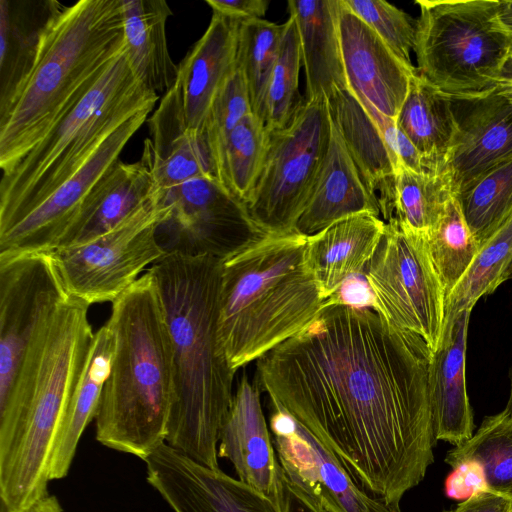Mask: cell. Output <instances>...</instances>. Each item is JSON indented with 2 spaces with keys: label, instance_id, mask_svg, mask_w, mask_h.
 <instances>
[{
  "label": "cell",
  "instance_id": "obj_1",
  "mask_svg": "<svg viewBox=\"0 0 512 512\" xmlns=\"http://www.w3.org/2000/svg\"><path fill=\"white\" fill-rule=\"evenodd\" d=\"M432 355L374 308L330 298L302 331L256 361L257 384L363 490L399 506L434 461Z\"/></svg>",
  "mask_w": 512,
  "mask_h": 512
},
{
  "label": "cell",
  "instance_id": "obj_2",
  "mask_svg": "<svg viewBox=\"0 0 512 512\" xmlns=\"http://www.w3.org/2000/svg\"><path fill=\"white\" fill-rule=\"evenodd\" d=\"M147 271L158 287L174 350L166 443L198 463L219 468V437L236 372L218 335L221 260L168 253Z\"/></svg>",
  "mask_w": 512,
  "mask_h": 512
},
{
  "label": "cell",
  "instance_id": "obj_3",
  "mask_svg": "<svg viewBox=\"0 0 512 512\" xmlns=\"http://www.w3.org/2000/svg\"><path fill=\"white\" fill-rule=\"evenodd\" d=\"M88 308L70 296L58 305L0 404V499L9 512L48 495L55 439L95 334Z\"/></svg>",
  "mask_w": 512,
  "mask_h": 512
},
{
  "label": "cell",
  "instance_id": "obj_4",
  "mask_svg": "<svg viewBox=\"0 0 512 512\" xmlns=\"http://www.w3.org/2000/svg\"><path fill=\"white\" fill-rule=\"evenodd\" d=\"M114 353L95 416L96 439L144 460L166 442L174 350L162 299L146 271L112 302Z\"/></svg>",
  "mask_w": 512,
  "mask_h": 512
},
{
  "label": "cell",
  "instance_id": "obj_5",
  "mask_svg": "<svg viewBox=\"0 0 512 512\" xmlns=\"http://www.w3.org/2000/svg\"><path fill=\"white\" fill-rule=\"evenodd\" d=\"M124 47L122 0H80L51 18L31 71L0 108L2 174L76 105Z\"/></svg>",
  "mask_w": 512,
  "mask_h": 512
},
{
  "label": "cell",
  "instance_id": "obj_6",
  "mask_svg": "<svg viewBox=\"0 0 512 512\" xmlns=\"http://www.w3.org/2000/svg\"><path fill=\"white\" fill-rule=\"evenodd\" d=\"M307 236L256 234L221 260L218 335L237 371L302 331L324 308Z\"/></svg>",
  "mask_w": 512,
  "mask_h": 512
},
{
  "label": "cell",
  "instance_id": "obj_7",
  "mask_svg": "<svg viewBox=\"0 0 512 512\" xmlns=\"http://www.w3.org/2000/svg\"><path fill=\"white\" fill-rule=\"evenodd\" d=\"M158 95L135 76L125 47L76 105L0 180V233L72 178L126 120Z\"/></svg>",
  "mask_w": 512,
  "mask_h": 512
},
{
  "label": "cell",
  "instance_id": "obj_8",
  "mask_svg": "<svg viewBox=\"0 0 512 512\" xmlns=\"http://www.w3.org/2000/svg\"><path fill=\"white\" fill-rule=\"evenodd\" d=\"M417 74L448 97L484 93L512 75V38L498 0H417Z\"/></svg>",
  "mask_w": 512,
  "mask_h": 512
},
{
  "label": "cell",
  "instance_id": "obj_9",
  "mask_svg": "<svg viewBox=\"0 0 512 512\" xmlns=\"http://www.w3.org/2000/svg\"><path fill=\"white\" fill-rule=\"evenodd\" d=\"M269 134L264 164L245 208L259 233L285 234L296 231L328 150L327 99H306L285 128Z\"/></svg>",
  "mask_w": 512,
  "mask_h": 512
},
{
  "label": "cell",
  "instance_id": "obj_10",
  "mask_svg": "<svg viewBox=\"0 0 512 512\" xmlns=\"http://www.w3.org/2000/svg\"><path fill=\"white\" fill-rule=\"evenodd\" d=\"M169 208L159 189L134 213L88 242L49 252L68 294L88 306L114 302L139 275L165 255L157 228Z\"/></svg>",
  "mask_w": 512,
  "mask_h": 512
},
{
  "label": "cell",
  "instance_id": "obj_11",
  "mask_svg": "<svg viewBox=\"0 0 512 512\" xmlns=\"http://www.w3.org/2000/svg\"><path fill=\"white\" fill-rule=\"evenodd\" d=\"M365 277L373 308L398 329L420 337L434 353L443 330L445 291L426 234L390 219Z\"/></svg>",
  "mask_w": 512,
  "mask_h": 512
},
{
  "label": "cell",
  "instance_id": "obj_12",
  "mask_svg": "<svg viewBox=\"0 0 512 512\" xmlns=\"http://www.w3.org/2000/svg\"><path fill=\"white\" fill-rule=\"evenodd\" d=\"M67 297L48 253L0 258V404L46 321Z\"/></svg>",
  "mask_w": 512,
  "mask_h": 512
},
{
  "label": "cell",
  "instance_id": "obj_13",
  "mask_svg": "<svg viewBox=\"0 0 512 512\" xmlns=\"http://www.w3.org/2000/svg\"><path fill=\"white\" fill-rule=\"evenodd\" d=\"M169 208L157 228V239L165 254L209 255L220 260L259 233L245 205L220 183L196 178L160 190Z\"/></svg>",
  "mask_w": 512,
  "mask_h": 512
},
{
  "label": "cell",
  "instance_id": "obj_14",
  "mask_svg": "<svg viewBox=\"0 0 512 512\" xmlns=\"http://www.w3.org/2000/svg\"><path fill=\"white\" fill-rule=\"evenodd\" d=\"M151 111L142 110L121 124L72 178L15 225L0 233V258L54 250Z\"/></svg>",
  "mask_w": 512,
  "mask_h": 512
},
{
  "label": "cell",
  "instance_id": "obj_15",
  "mask_svg": "<svg viewBox=\"0 0 512 512\" xmlns=\"http://www.w3.org/2000/svg\"><path fill=\"white\" fill-rule=\"evenodd\" d=\"M270 430L284 478L326 512H401L363 490L331 450L274 404Z\"/></svg>",
  "mask_w": 512,
  "mask_h": 512
},
{
  "label": "cell",
  "instance_id": "obj_16",
  "mask_svg": "<svg viewBox=\"0 0 512 512\" xmlns=\"http://www.w3.org/2000/svg\"><path fill=\"white\" fill-rule=\"evenodd\" d=\"M147 482L174 512H284L279 504L220 468H210L166 442L144 460Z\"/></svg>",
  "mask_w": 512,
  "mask_h": 512
},
{
  "label": "cell",
  "instance_id": "obj_17",
  "mask_svg": "<svg viewBox=\"0 0 512 512\" xmlns=\"http://www.w3.org/2000/svg\"><path fill=\"white\" fill-rule=\"evenodd\" d=\"M446 97L453 123L447 169L457 195L512 158V98L505 85L476 95Z\"/></svg>",
  "mask_w": 512,
  "mask_h": 512
},
{
  "label": "cell",
  "instance_id": "obj_18",
  "mask_svg": "<svg viewBox=\"0 0 512 512\" xmlns=\"http://www.w3.org/2000/svg\"><path fill=\"white\" fill-rule=\"evenodd\" d=\"M337 19L349 89L363 106L396 120L416 68L402 63L344 0H338Z\"/></svg>",
  "mask_w": 512,
  "mask_h": 512
},
{
  "label": "cell",
  "instance_id": "obj_19",
  "mask_svg": "<svg viewBox=\"0 0 512 512\" xmlns=\"http://www.w3.org/2000/svg\"><path fill=\"white\" fill-rule=\"evenodd\" d=\"M218 456L233 465L239 480L283 503L282 471L262 409L259 386L245 373L221 428Z\"/></svg>",
  "mask_w": 512,
  "mask_h": 512
},
{
  "label": "cell",
  "instance_id": "obj_20",
  "mask_svg": "<svg viewBox=\"0 0 512 512\" xmlns=\"http://www.w3.org/2000/svg\"><path fill=\"white\" fill-rule=\"evenodd\" d=\"M239 22L218 12L178 65L173 89L186 129L200 134L211 104L237 66Z\"/></svg>",
  "mask_w": 512,
  "mask_h": 512
},
{
  "label": "cell",
  "instance_id": "obj_21",
  "mask_svg": "<svg viewBox=\"0 0 512 512\" xmlns=\"http://www.w3.org/2000/svg\"><path fill=\"white\" fill-rule=\"evenodd\" d=\"M472 310L444 319L430 364V394L436 440L461 445L473 435L474 420L466 388V349Z\"/></svg>",
  "mask_w": 512,
  "mask_h": 512
},
{
  "label": "cell",
  "instance_id": "obj_22",
  "mask_svg": "<svg viewBox=\"0 0 512 512\" xmlns=\"http://www.w3.org/2000/svg\"><path fill=\"white\" fill-rule=\"evenodd\" d=\"M151 138L144 142L157 189L164 190L196 178L218 182L203 133L186 129L173 87L163 95L149 119ZM219 183V182H218Z\"/></svg>",
  "mask_w": 512,
  "mask_h": 512
},
{
  "label": "cell",
  "instance_id": "obj_23",
  "mask_svg": "<svg viewBox=\"0 0 512 512\" xmlns=\"http://www.w3.org/2000/svg\"><path fill=\"white\" fill-rule=\"evenodd\" d=\"M361 213L380 216L378 198L366 186L331 121L328 150L295 230L310 236L339 220Z\"/></svg>",
  "mask_w": 512,
  "mask_h": 512
},
{
  "label": "cell",
  "instance_id": "obj_24",
  "mask_svg": "<svg viewBox=\"0 0 512 512\" xmlns=\"http://www.w3.org/2000/svg\"><path fill=\"white\" fill-rule=\"evenodd\" d=\"M385 224L379 216L361 213L307 236V259L323 300L335 296L349 277L366 269Z\"/></svg>",
  "mask_w": 512,
  "mask_h": 512
},
{
  "label": "cell",
  "instance_id": "obj_25",
  "mask_svg": "<svg viewBox=\"0 0 512 512\" xmlns=\"http://www.w3.org/2000/svg\"><path fill=\"white\" fill-rule=\"evenodd\" d=\"M297 24L307 100L348 88L338 30V0H289Z\"/></svg>",
  "mask_w": 512,
  "mask_h": 512
},
{
  "label": "cell",
  "instance_id": "obj_26",
  "mask_svg": "<svg viewBox=\"0 0 512 512\" xmlns=\"http://www.w3.org/2000/svg\"><path fill=\"white\" fill-rule=\"evenodd\" d=\"M157 190L150 163L142 153L134 163L117 160L90 202L55 248L79 245L115 228Z\"/></svg>",
  "mask_w": 512,
  "mask_h": 512
},
{
  "label": "cell",
  "instance_id": "obj_27",
  "mask_svg": "<svg viewBox=\"0 0 512 512\" xmlns=\"http://www.w3.org/2000/svg\"><path fill=\"white\" fill-rule=\"evenodd\" d=\"M125 51L138 80L149 90L167 93L178 75L170 55L166 23L172 15L164 0H122Z\"/></svg>",
  "mask_w": 512,
  "mask_h": 512
},
{
  "label": "cell",
  "instance_id": "obj_28",
  "mask_svg": "<svg viewBox=\"0 0 512 512\" xmlns=\"http://www.w3.org/2000/svg\"><path fill=\"white\" fill-rule=\"evenodd\" d=\"M327 102L331 121L381 210L390 197L396 173L381 132L349 87L336 90Z\"/></svg>",
  "mask_w": 512,
  "mask_h": 512
},
{
  "label": "cell",
  "instance_id": "obj_29",
  "mask_svg": "<svg viewBox=\"0 0 512 512\" xmlns=\"http://www.w3.org/2000/svg\"><path fill=\"white\" fill-rule=\"evenodd\" d=\"M114 345L113 332L106 322L94 334L85 366L56 436L49 466L50 481L62 479L68 474L81 436L95 419L109 376Z\"/></svg>",
  "mask_w": 512,
  "mask_h": 512
},
{
  "label": "cell",
  "instance_id": "obj_30",
  "mask_svg": "<svg viewBox=\"0 0 512 512\" xmlns=\"http://www.w3.org/2000/svg\"><path fill=\"white\" fill-rule=\"evenodd\" d=\"M62 7L56 0H0V108L28 76L41 34Z\"/></svg>",
  "mask_w": 512,
  "mask_h": 512
},
{
  "label": "cell",
  "instance_id": "obj_31",
  "mask_svg": "<svg viewBox=\"0 0 512 512\" xmlns=\"http://www.w3.org/2000/svg\"><path fill=\"white\" fill-rule=\"evenodd\" d=\"M396 124L424 157L426 171L447 168L453 135L449 101L417 73L410 79Z\"/></svg>",
  "mask_w": 512,
  "mask_h": 512
},
{
  "label": "cell",
  "instance_id": "obj_32",
  "mask_svg": "<svg viewBox=\"0 0 512 512\" xmlns=\"http://www.w3.org/2000/svg\"><path fill=\"white\" fill-rule=\"evenodd\" d=\"M454 193L447 168L415 172L400 166L394 177L389 200L381 210L387 222L427 234L440 217L446 200Z\"/></svg>",
  "mask_w": 512,
  "mask_h": 512
},
{
  "label": "cell",
  "instance_id": "obj_33",
  "mask_svg": "<svg viewBox=\"0 0 512 512\" xmlns=\"http://www.w3.org/2000/svg\"><path fill=\"white\" fill-rule=\"evenodd\" d=\"M465 460L482 466L491 492L512 499V417L506 409L486 417L472 437L445 458L451 468Z\"/></svg>",
  "mask_w": 512,
  "mask_h": 512
},
{
  "label": "cell",
  "instance_id": "obj_34",
  "mask_svg": "<svg viewBox=\"0 0 512 512\" xmlns=\"http://www.w3.org/2000/svg\"><path fill=\"white\" fill-rule=\"evenodd\" d=\"M265 123L247 114L229 133L218 162V181L244 205L261 172L269 145Z\"/></svg>",
  "mask_w": 512,
  "mask_h": 512
},
{
  "label": "cell",
  "instance_id": "obj_35",
  "mask_svg": "<svg viewBox=\"0 0 512 512\" xmlns=\"http://www.w3.org/2000/svg\"><path fill=\"white\" fill-rule=\"evenodd\" d=\"M511 264L512 217L480 246L472 263L446 297L445 318L472 310L480 298L493 293L507 281Z\"/></svg>",
  "mask_w": 512,
  "mask_h": 512
},
{
  "label": "cell",
  "instance_id": "obj_36",
  "mask_svg": "<svg viewBox=\"0 0 512 512\" xmlns=\"http://www.w3.org/2000/svg\"><path fill=\"white\" fill-rule=\"evenodd\" d=\"M426 240L446 299L480 248L455 193L446 200L440 217L427 232Z\"/></svg>",
  "mask_w": 512,
  "mask_h": 512
},
{
  "label": "cell",
  "instance_id": "obj_37",
  "mask_svg": "<svg viewBox=\"0 0 512 512\" xmlns=\"http://www.w3.org/2000/svg\"><path fill=\"white\" fill-rule=\"evenodd\" d=\"M284 23L264 19L239 22L237 67L248 87L251 111L265 123V102L270 77L278 56Z\"/></svg>",
  "mask_w": 512,
  "mask_h": 512
},
{
  "label": "cell",
  "instance_id": "obj_38",
  "mask_svg": "<svg viewBox=\"0 0 512 512\" xmlns=\"http://www.w3.org/2000/svg\"><path fill=\"white\" fill-rule=\"evenodd\" d=\"M457 197L481 246L512 217V158L481 175Z\"/></svg>",
  "mask_w": 512,
  "mask_h": 512
},
{
  "label": "cell",
  "instance_id": "obj_39",
  "mask_svg": "<svg viewBox=\"0 0 512 512\" xmlns=\"http://www.w3.org/2000/svg\"><path fill=\"white\" fill-rule=\"evenodd\" d=\"M301 65L298 28L289 15L266 95L265 126L269 132L285 128L305 101L299 93Z\"/></svg>",
  "mask_w": 512,
  "mask_h": 512
},
{
  "label": "cell",
  "instance_id": "obj_40",
  "mask_svg": "<svg viewBox=\"0 0 512 512\" xmlns=\"http://www.w3.org/2000/svg\"><path fill=\"white\" fill-rule=\"evenodd\" d=\"M249 113L252 111L248 87L241 70L236 66L217 92L202 127L217 180L218 162L224 142L233 128Z\"/></svg>",
  "mask_w": 512,
  "mask_h": 512
},
{
  "label": "cell",
  "instance_id": "obj_41",
  "mask_svg": "<svg viewBox=\"0 0 512 512\" xmlns=\"http://www.w3.org/2000/svg\"><path fill=\"white\" fill-rule=\"evenodd\" d=\"M409 68L416 40V23L401 9L383 0H344Z\"/></svg>",
  "mask_w": 512,
  "mask_h": 512
},
{
  "label": "cell",
  "instance_id": "obj_42",
  "mask_svg": "<svg viewBox=\"0 0 512 512\" xmlns=\"http://www.w3.org/2000/svg\"><path fill=\"white\" fill-rule=\"evenodd\" d=\"M490 491L482 466L465 460L452 468L445 481V494L454 500H466L477 493Z\"/></svg>",
  "mask_w": 512,
  "mask_h": 512
},
{
  "label": "cell",
  "instance_id": "obj_43",
  "mask_svg": "<svg viewBox=\"0 0 512 512\" xmlns=\"http://www.w3.org/2000/svg\"><path fill=\"white\" fill-rule=\"evenodd\" d=\"M213 12H218L238 22L262 19L269 6L267 0H206Z\"/></svg>",
  "mask_w": 512,
  "mask_h": 512
},
{
  "label": "cell",
  "instance_id": "obj_44",
  "mask_svg": "<svg viewBox=\"0 0 512 512\" xmlns=\"http://www.w3.org/2000/svg\"><path fill=\"white\" fill-rule=\"evenodd\" d=\"M448 512H512V499L491 491L480 492Z\"/></svg>",
  "mask_w": 512,
  "mask_h": 512
},
{
  "label": "cell",
  "instance_id": "obj_45",
  "mask_svg": "<svg viewBox=\"0 0 512 512\" xmlns=\"http://www.w3.org/2000/svg\"><path fill=\"white\" fill-rule=\"evenodd\" d=\"M284 512H326L300 488L288 482L282 474Z\"/></svg>",
  "mask_w": 512,
  "mask_h": 512
},
{
  "label": "cell",
  "instance_id": "obj_46",
  "mask_svg": "<svg viewBox=\"0 0 512 512\" xmlns=\"http://www.w3.org/2000/svg\"><path fill=\"white\" fill-rule=\"evenodd\" d=\"M498 19L504 30L512 37V0L499 1Z\"/></svg>",
  "mask_w": 512,
  "mask_h": 512
},
{
  "label": "cell",
  "instance_id": "obj_47",
  "mask_svg": "<svg viewBox=\"0 0 512 512\" xmlns=\"http://www.w3.org/2000/svg\"><path fill=\"white\" fill-rule=\"evenodd\" d=\"M30 512H63V509L55 496L47 495L38 501Z\"/></svg>",
  "mask_w": 512,
  "mask_h": 512
},
{
  "label": "cell",
  "instance_id": "obj_48",
  "mask_svg": "<svg viewBox=\"0 0 512 512\" xmlns=\"http://www.w3.org/2000/svg\"><path fill=\"white\" fill-rule=\"evenodd\" d=\"M510 383H511L510 384V394H509V399H508L507 406L505 409L512 417V369H511V374H510Z\"/></svg>",
  "mask_w": 512,
  "mask_h": 512
},
{
  "label": "cell",
  "instance_id": "obj_49",
  "mask_svg": "<svg viewBox=\"0 0 512 512\" xmlns=\"http://www.w3.org/2000/svg\"><path fill=\"white\" fill-rule=\"evenodd\" d=\"M503 85H505L510 97L512 98V75L506 80V82Z\"/></svg>",
  "mask_w": 512,
  "mask_h": 512
},
{
  "label": "cell",
  "instance_id": "obj_50",
  "mask_svg": "<svg viewBox=\"0 0 512 512\" xmlns=\"http://www.w3.org/2000/svg\"><path fill=\"white\" fill-rule=\"evenodd\" d=\"M512 279V264L509 268L508 274H507V280Z\"/></svg>",
  "mask_w": 512,
  "mask_h": 512
},
{
  "label": "cell",
  "instance_id": "obj_51",
  "mask_svg": "<svg viewBox=\"0 0 512 512\" xmlns=\"http://www.w3.org/2000/svg\"><path fill=\"white\" fill-rule=\"evenodd\" d=\"M0 512H9L8 509L2 503L0 505ZM28 512H30V510Z\"/></svg>",
  "mask_w": 512,
  "mask_h": 512
},
{
  "label": "cell",
  "instance_id": "obj_52",
  "mask_svg": "<svg viewBox=\"0 0 512 512\" xmlns=\"http://www.w3.org/2000/svg\"><path fill=\"white\" fill-rule=\"evenodd\" d=\"M512 38V37H511Z\"/></svg>",
  "mask_w": 512,
  "mask_h": 512
}]
</instances>
